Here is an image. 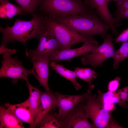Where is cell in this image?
Returning <instances> with one entry per match:
<instances>
[{
	"label": "cell",
	"mask_w": 128,
	"mask_h": 128,
	"mask_svg": "<svg viewBox=\"0 0 128 128\" xmlns=\"http://www.w3.org/2000/svg\"><path fill=\"white\" fill-rule=\"evenodd\" d=\"M30 58L33 65L32 74L38 80L40 85L44 87L46 91L50 90L48 84L49 64L50 61L49 58L36 56Z\"/></svg>",
	"instance_id": "obj_11"
},
{
	"label": "cell",
	"mask_w": 128,
	"mask_h": 128,
	"mask_svg": "<svg viewBox=\"0 0 128 128\" xmlns=\"http://www.w3.org/2000/svg\"><path fill=\"white\" fill-rule=\"evenodd\" d=\"M0 3V18L9 19L16 15L23 14L24 11L21 7L11 4L8 0L2 1Z\"/></svg>",
	"instance_id": "obj_18"
},
{
	"label": "cell",
	"mask_w": 128,
	"mask_h": 128,
	"mask_svg": "<svg viewBox=\"0 0 128 128\" xmlns=\"http://www.w3.org/2000/svg\"><path fill=\"white\" fill-rule=\"evenodd\" d=\"M27 82L29 95L28 100L35 121L38 112L41 91L33 87L28 82Z\"/></svg>",
	"instance_id": "obj_19"
},
{
	"label": "cell",
	"mask_w": 128,
	"mask_h": 128,
	"mask_svg": "<svg viewBox=\"0 0 128 128\" xmlns=\"http://www.w3.org/2000/svg\"><path fill=\"white\" fill-rule=\"evenodd\" d=\"M17 51L15 49L8 48L2 45H1L0 47V54L2 55L8 53L13 55L16 53Z\"/></svg>",
	"instance_id": "obj_29"
},
{
	"label": "cell",
	"mask_w": 128,
	"mask_h": 128,
	"mask_svg": "<svg viewBox=\"0 0 128 128\" xmlns=\"http://www.w3.org/2000/svg\"><path fill=\"white\" fill-rule=\"evenodd\" d=\"M84 102L78 103L64 116L59 118L61 128H94L86 116Z\"/></svg>",
	"instance_id": "obj_9"
},
{
	"label": "cell",
	"mask_w": 128,
	"mask_h": 128,
	"mask_svg": "<svg viewBox=\"0 0 128 128\" xmlns=\"http://www.w3.org/2000/svg\"><path fill=\"white\" fill-rule=\"evenodd\" d=\"M40 5L49 15L57 18L83 14L91 10L84 3H80L76 0H42Z\"/></svg>",
	"instance_id": "obj_4"
},
{
	"label": "cell",
	"mask_w": 128,
	"mask_h": 128,
	"mask_svg": "<svg viewBox=\"0 0 128 128\" xmlns=\"http://www.w3.org/2000/svg\"><path fill=\"white\" fill-rule=\"evenodd\" d=\"M49 66L52 69L55 70L57 73L71 82L77 91L81 88V86L76 80L77 77L74 71L68 69L62 64H58L55 61L50 63Z\"/></svg>",
	"instance_id": "obj_17"
},
{
	"label": "cell",
	"mask_w": 128,
	"mask_h": 128,
	"mask_svg": "<svg viewBox=\"0 0 128 128\" xmlns=\"http://www.w3.org/2000/svg\"><path fill=\"white\" fill-rule=\"evenodd\" d=\"M98 93L97 98L101 103H118L120 105V101L116 91L113 92L108 91L106 92L103 93L99 90Z\"/></svg>",
	"instance_id": "obj_24"
},
{
	"label": "cell",
	"mask_w": 128,
	"mask_h": 128,
	"mask_svg": "<svg viewBox=\"0 0 128 128\" xmlns=\"http://www.w3.org/2000/svg\"><path fill=\"white\" fill-rule=\"evenodd\" d=\"M39 39V42L37 48L28 51L27 57L28 58L36 56L49 58L53 53L61 50L59 44L55 36L44 25Z\"/></svg>",
	"instance_id": "obj_8"
},
{
	"label": "cell",
	"mask_w": 128,
	"mask_h": 128,
	"mask_svg": "<svg viewBox=\"0 0 128 128\" xmlns=\"http://www.w3.org/2000/svg\"><path fill=\"white\" fill-rule=\"evenodd\" d=\"M77 77L78 78L88 83V87L90 89H93L95 86L92 84V81L93 78H96L97 76L96 73L94 70L89 68H75L74 71Z\"/></svg>",
	"instance_id": "obj_20"
},
{
	"label": "cell",
	"mask_w": 128,
	"mask_h": 128,
	"mask_svg": "<svg viewBox=\"0 0 128 128\" xmlns=\"http://www.w3.org/2000/svg\"><path fill=\"white\" fill-rule=\"evenodd\" d=\"M119 0H106V1L109 3V2L111 1H113L116 2H117Z\"/></svg>",
	"instance_id": "obj_31"
},
{
	"label": "cell",
	"mask_w": 128,
	"mask_h": 128,
	"mask_svg": "<svg viewBox=\"0 0 128 128\" xmlns=\"http://www.w3.org/2000/svg\"><path fill=\"white\" fill-rule=\"evenodd\" d=\"M128 57V41L122 43L120 47L116 51L112 57L114 61V68L116 69L119 68V63Z\"/></svg>",
	"instance_id": "obj_23"
},
{
	"label": "cell",
	"mask_w": 128,
	"mask_h": 128,
	"mask_svg": "<svg viewBox=\"0 0 128 128\" xmlns=\"http://www.w3.org/2000/svg\"><path fill=\"white\" fill-rule=\"evenodd\" d=\"M5 106L10 110L23 122L28 123L30 126L33 124L34 121V117L28 99L17 104L13 105L7 103L5 104Z\"/></svg>",
	"instance_id": "obj_15"
},
{
	"label": "cell",
	"mask_w": 128,
	"mask_h": 128,
	"mask_svg": "<svg viewBox=\"0 0 128 128\" xmlns=\"http://www.w3.org/2000/svg\"><path fill=\"white\" fill-rule=\"evenodd\" d=\"M10 53L2 55L3 59L1 61L2 66L0 69V77L11 78L13 84L16 83L19 80L23 79L28 82L29 74H32V69L28 70L22 65V62L17 57L12 58Z\"/></svg>",
	"instance_id": "obj_6"
},
{
	"label": "cell",
	"mask_w": 128,
	"mask_h": 128,
	"mask_svg": "<svg viewBox=\"0 0 128 128\" xmlns=\"http://www.w3.org/2000/svg\"><path fill=\"white\" fill-rule=\"evenodd\" d=\"M116 91L120 101V106L123 107H127L126 101L128 102V86L117 90Z\"/></svg>",
	"instance_id": "obj_26"
},
{
	"label": "cell",
	"mask_w": 128,
	"mask_h": 128,
	"mask_svg": "<svg viewBox=\"0 0 128 128\" xmlns=\"http://www.w3.org/2000/svg\"><path fill=\"white\" fill-rule=\"evenodd\" d=\"M121 79L120 77H117L112 80L110 81L107 86L108 91L113 92H116L120 85Z\"/></svg>",
	"instance_id": "obj_27"
},
{
	"label": "cell",
	"mask_w": 128,
	"mask_h": 128,
	"mask_svg": "<svg viewBox=\"0 0 128 128\" xmlns=\"http://www.w3.org/2000/svg\"><path fill=\"white\" fill-rule=\"evenodd\" d=\"M44 19L41 16L34 15L30 20L17 19L12 27L7 26L5 28L0 27L3 35L1 45L7 47V44L9 42L14 43L16 41L21 42L25 47L27 56L28 51L26 42L31 38H39L44 26Z\"/></svg>",
	"instance_id": "obj_2"
},
{
	"label": "cell",
	"mask_w": 128,
	"mask_h": 128,
	"mask_svg": "<svg viewBox=\"0 0 128 128\" xmlns=\"http://www.w3.org/2000/svg\"><path fill=\"white\" fill-rule=\"evenodd\" d=\"M57 107L55 94L50 90L41 91L39 105L36 118L30 128L39 127L43 118L51 110H55Z\"/></svg>",
	"instance_id": "obj_12"
},
{
	"label": "cell",
	"mask_w": 128,
	"mask_h": 128,
	"mask_svg": "<svg viewBox=\"0 0 128 128\" xmlns=\"http://www.w3.org/2000/svg\"><path fill=\"white\" fill-rule=\"evenodd\" d=\"M79 2L82 3H84V2L82 1V0H76Z\"/></svg>",
	"instance_id": "obj_32"
},
{
	"label": "cell",
	"mask_w": 128,
	"mask_h": 128,
	"mask_svg": "<svg viewBox=\"0 0 128 128\" xmlns=\"http://www.w3.org/2000/svg\"><path fill=\"white\" fill-rule=\"evenodd\" d=\"M40 128H61L58 114L52 110L48 112L42 119L38 127Z\"/></svg>",
	"instance_id": "obj_21"
},
{
	"label": "cell",
	"mask_w": 128,
	"mask_h": 128,
	"mask_svg": "<svg viewBox=\"0 0 128 128\" xmlns=\"http://www.w3.org/2000/svg\"><path fill=\"white\" fill-rule=\"evenodd\" d=\"M55 93L59 109L58 114L59 118L64 116L78 103L85 101V93L82 95H63L58 92Z\"/></svg>",
	"instance_id": "obj_14"
},
{
	"label": "cell",
	"mask_w": 128,
	"mask_h": 128,
	"mask_svg": "<svg viewBox=\"0 0 128 128\" xmlns=\"http://www.w3.org/2000/svg\"><path fill=\"white\" fill-rule=\"evenodd\" d=\"M86 115L91 120L94 128H122L113 119L111 113L105 109L98 101L97 96L92 95L90 89L85 93Z\"/></svg>",
	"instance_id": "obj_3"
},
{
	"label": "cell",
	"mask_w": 128,
	"mask_h": 128,
	"mask_svg": "<svg viewBox=\"0 0 128 128\" xmlns=\"http://www.w3.org/2000/svg\"><path fill=\"white\" fill-rule=\"evenodd\" d=\"M4 0H0V2H1L2 1H3Z\"/></svg>",
	"instance_id": "obj_33"
},
{
	"label": "cell",
	"mask_w": 128,
	"mask_h": 128,
	"mask_svg": "<svg viewBox=\"0 0 128 128\" xmlns=\"http://www.w3.org/2000/svg\"><path fill=\"white\" fill-rule=\"evenodd\" d=\"M101 104L105 109L111 113L116 108L115 103H101Z\"/></svg>",
	"instance_id": "obj_30"
},
{
	"label": "cell",
	"mask_w": 128,
	"mask_h": 128,
	"mask_svg": "<svg viewBox=\"0 0 128 128\" xmlns=\"http://www.w3.org/2000/svg\"><path fill=\"white\" fill-rule=\"evenodd\" d=\"M52 17L57 22L87 38L99 35L104 38L110 29V26L92 10L84 14H76L66 17Z\"/></svg>",
	"instance_id": "obj_1"
},
{
	"label": "cell",
	"mask_w": 128,
	"mask_h": 128,
	"mask_svg": "<svg viewBox=\"0 0 128 128\" xmlns=\"http://www.w3.org/2000/svg\"><path fill=\"white\" fill-rule=\"evenodd\" d=\"M117 2L116 11L114 15L115 27L123 19L126 18L128 20V0H119Z\"/></svg>",
	"instance_id": "obj_22"
},
{
	"label": "cell",
	"mask_w": 128,
	"mask_h": 128,
	"mask_svg": "<svg viewBox=\"0 0 128 128\" xmlns=\"http://www.w3.org/2000/svg\"><path fill=\"white\" fill-rule=\"evenodd\" d=\"M114 40L116 43L120 42L123 43L128 41V28L124 30Z\"/></svg>",
	"instance_id": "obj_28"
},
{
	"label": "cell",
	"mask_w": 128,
	"mask_h": 128,
	"mask_svg": "<svg viewBox=\"0 0 128 128\" xmlns=\"http://www.w3.org/2000/svg\"><path fill=\"white\" fill-rule=\"evenodd\" d=\"M0 128H24L23 122L9 109L0 106Z\"/></svg>",
	"instance_id": "obj_16"
},
{
	"label": "cell",
	"mask_w": 128,
	"mask_h": 128,
	"mask_svg": "<svg viewBox=\"0 0 128 128\" xmlns=\"http://www.w3.org/2000/svg\"><path fill=\"white\" fill-rule=\"evenodd\" d=\"M84 3L90 9L96 10V13L108 25L113 33L118 35L115 28L113 16L109 11L106 0H83Z\"/></svg>",
	"instance_id": "obj_13"
},
{
	"label": "cell",
	"mask_w": 128,
	"mask_h": 128,
	"mask_svg": "<svg viewBox=\"0 0 128 128\" xmlns=\"http://www.w3.org/2000/svg\"><path fill=\"white\" fill-rule=\"evenodd\" d=\"M45 26L55 36L60 45L61 50L71 48L76 44L84 42L91 38H87L73 31L64 25L55 21L50 15L44 19Z\"/></svg>",
	"instance_id": "obj_5"
},
{
	"label": "cell",
	"mask_w": 128,
	"mask_h": 128,
	"mask_svg": "<svg viewBox=\"0 0 128 128\" xmlns=\"http://www.w3.org/2000/svg\"><path fill=\"white\" fill-rule=\"evenodd\" d=\"M111 34H107L104 38V41L100 46L90 53L84 55L81 59L82 63L85 65L90 64L94 68L102 66L104 62L114 56L115 52Z\"/></svg>",
	"instance_id": "obj_7"
},
{
	"label": "cell",
	"mask_w": 128,
	"mask_h": 128,
	"mask_svg": "<svg viewBox=\"0 0 128 128\" xmlns=\"http://www.w3.org/2000/svg\"><path fill=\"white\" fill-rule=\"evenodd\" d=\"M98 43L94 37L84 43L79 48L72 49H67L56 51L52 54L49 59L50 61L56 62L63 60L70 61L75 57L91 52L98 46Z\"/></svg>",
	"instance_id": "obj_10"
},
{
	"label": "cell",
	"mask_w": 128,
	"mask_h": 128,
	"mask_svg": "<svg viewBox=\"0 0 128 128\" xmlns=\"http://www.w3.org/2000/svg\"><path fill=\"white\" fill-rule=\"evenodd\" d=\"M19 6L27 13L33 12L40 5L42 0H14Z\"/></svg>",
	"instance_id": "obj_25"
}]
</instances>
